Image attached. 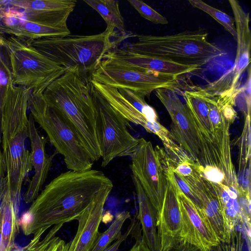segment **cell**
Returning <instances> with one entry per match:
<instances>
[{"label":"cell","instance_id":"1","mask_svg":"<svg viewBox=\"0 0 251 251\" xmlns=\"http://www.w3.org/2000/svg\"><path fill=\"white\" fill-rule=\"evenodd\" d=\"M113 186L102 172L69 170L45 186L19 219L25 235L77 220L103 189Z\"/></svg>","mask_w":251,"mask_h":251},{"label":"cell","instance_id":"2","mask_svg":"<svg viewBox=\"0 0 251 251\" xmlns=\"http://www.w3.org/2000/svg\"><path fill=\"white\" fill-rule=\"evenodd\" d=\"M47 104L75 127L94 162L101 158L96 131V107L90 78L76 68L67 69L43 93Z\"/></svg>","mask_w":251,"mask_h":251},{"label":"cell","instance_id":"3","mask_svg":"<svg viewBox=\"0 0 251 251\" xmlns=\"http://www.w3.org/2000/svg\"><path fill=\"white\" fill-rule=\"evenodd\" d=\"M125 39L104 30L94 35L70 34L26 43L67 69L76 68L82 75L90 78L104 55L119 46Z\"/></svg>","mask_w":251,"mask_h":251},{"label":"cell","instance_id":"4","mask_svg":"<svg viewBox=\"0 0 251 251\" xmlns=\"http://www.w3.org/2000/svg\"><path fill=\"white\" fill-rule=\"evenodd\" d=\"M133 35L135 42L124 44L132 50L184 64L201 67L225 53L208 41V33L201 29L164 36Z\"/></svg>","mask_w":251,"mask_h":251},{"label":"cell","instance_id":"5","mask_svg":"<svg viewBox=\"0 0 251 251\" xmlns=\"http://www.w3.org/2000/svg\"><path fill=\"white\" fill-rule=\"evenodd\" d=\"M28 110L34 121L46 132L56 152L62 155L69 170L92 168L93 162L76 130L65 117L49 106L43 94L30 92Z\"/></svg>","mask_w":251,"mask_h":251},{"label":"cell","instance_id":"6","mask_svg":"<svg viewBox=\"0 0 251 251\" xmlns=\"http://www.w3.org/2000/svg\"><path fill=\"white\" fill-rule=\"evenodd\" d=\"M0 39L8 55L14 86L43 94L67 70L16 37L0 34Z\"/></svg>","mask_w":251,"mask_h":251},{"label":"cell","instance_id":"7","mask_svg":"<svg viewBox=\"0 0 251 251\" xmlns=\"http://www.w3.org/2000/svg\"><path fill=\"white\" fill-rule=\"evenodd\" d=\"M91 84L96 107V131L101 154V166L105 167L115 158L130 156L139 139L129 132V122L111 107L91 82Z\"/></svg>","mask_w":251,"mask_h":251},{"label":"cell","instance_id":"8","mask_svg":"<svg viewBox=\"0 0 251 251\" xmlns=\"http://www.w3.org/2000/svg\"><path fill=\"white\" fill-rule=\"evenodd\" d=\"M132 176L139 181L157 215L163 205L167 184V172L171 164L166 151L144 138L130 155Z\"/></svg>","mask_w":251,"mask_h":251},{"label":"cell","instance_id":"9","mask_svg":"<svg viewBox=\"0 0 251 251\" xmlns=\"http://www.w3.org/2000/svg\"><path fill=\"white\" fill-rule=\"evenodd\" d=\"M90 79L117 89H126L146 97L160 88H174L178 76L136 70L117 59L104 55Z\"/></svg>","mask_w":251,"mask_h":251},{"label":"cell","instance_id":"10","mask_svg":"<svg viewBox=\"0 0 251 251\" xmlns=\"http://www.w3.org/2000/svg\"><path fill=\"white\" fill-rule=\"evenodd\" d=\"M235 21L237 36V49L232 67L218 78L208 83L203 91L211 96L226 95L236 97L239 92L241 75L251 63V32L250 17L238 1L229 0Z\"/></svg>","mask_w":251,"mask_h":251},{"label":"cell","instance_id":"11","mask_svg":"<svg viewBox=\"0 0 251 251\" xmlns=\"http://www.w3.org/2000/svg\"><path fill=\"white\" fill-rule=\"evenodd\" d=\"M155 94L168 112L172 121L171 132L186 155L200 165V147L195 121L174 88H160Z\"/></svg>","mask_w":251,"mask_h":251},{"label":"cell","instance_id":"12","mask_svg":"<svg viewBox=\"0 0 251 251\" xmlns=\"http://www.w3.org/2000/svg\"><path fill=\"white\" fill-rule=\"evenodd\" d=\"M90 80L111 107L126 120L141 126L148 132H154L158 116L154 108L146 102L145 97L128 89H117Z\"/></svg>","mask_w":251,"mask_h":251},{"label":"cell","instance_id":"13","mask_svg":"<svg viewBox=\"0 0 251 251\" xmlns=\"http://www.w3.org/2000/svg\"><path fill=\"white\" fill-rule=\"evenodd\" d=\"M197 199L199 208L220 243H227L230 233L225 217L215 183L207 180L200 171L183 177Z\"/></svg>","mask_w":251,"mask_h":251},{"label":"cell","instance_id":"14","mask_svg":"<svg viewBox=\"0 0 251 251\" xmlns=\"http://www.w3.org/2000/svg\"><path fill=\"white\" fill-rule=\"evenodd\" d=\"M181 215V242L193 245L203 251H211L221 244L200 209L177 187Z\"/></svg>","mask_w":251,"mask_h":251},{"label":"cell","instance_id":"15","mask_svg":"<svg viewBox=\"0 0 251 251\" xmlns=\"http://www.w3.org/2000/svg\"><path fill=\"white\" fill-rule=\"evenodd\" d=\"M27 138V131L20 133L2 150L4 188L19 202L23 182L33 168L30 151L25 146Z\"/></svg>","mask_w":251,"mask_h":251},{"label":"cell","instance_id":"16","mask_svg":"<svg viewBox=\"0 0 251 251\" xmlns=\"http://www.w3.org/2000/svg\"><path fill=\"white\" fill-rule=\"evenodd\" d=\"M178 185L171 164L162 208L157 222L160 251H170L181 242V215L177 199Z\"/></svg>","mask_w":251,"mask_h":251},{"label":"cell","instance_id":"17","mask_svg":"<svg viewBox=\"0 0 251 251\" xmlns=\"http://www.w3.org/2000/svg\"><path fill=\"white\" fill-rule=\"evenodd\" d=\"M30 91L14 86L8 93L0 107V133L2 150L6 148L19 133L27 131V111Z\"/></svg>","mask_w":251,"mask_h":251},{"label":"cell","instance_id":"18","mask_svg":"<svg viewBox=\"0 0 251 251\" xmlns=\"http://www.w3.org/2000/svg\"><path fill=\"white\" fill-rule=\"evenodd\" d=\"M9 7L18 9L23 18L62 29L69 28L67 20L75 9V0H12Z\"/></svg>","mask_w":251,"mask_h":251},{"label":"cell","instance_id":"19","mask_svg":"<svg viewBox=\"0 0 251 251\" xmlns=\"http://www.w3.org/2000/svg\"><path fill=\"white\" fill-rule=\"evenodd\" d=\"M113 186L100 191L78 219L75 236L69 243L68 251H91L100 232L99 228L103 214L104 206Z\"/></svg>","mask_w":251,"mask_h":251},{"label":"cell","instance_id":"20","mask_svg":"<svg viewBox=\"0 0 251 251\" xmlns=\"http://www.w3.org/2000/svg\"><path fill=\"white\" fill-rule=\"evenodd\" d=\"M27 136L31 147L34 175L24 195L26 203H32L41 192L52 165L54 154L49 156L46 151L47 138L42 136L31 115L28 116Z\"/></svg>","mask_w":251,"mask_h":251},{"label":"cell","instance_id":"21","mask_svg":"<svg viewBox=\"0 0 251 251\" xmlns=\"http://www.w3.org/2000/svg\"><path fill=\"white\" fill-rule=\"evenodd\" d=\"M105 55L119 60L133 68L178 76L200 69L197 65H187L162 58L137 53L124 44L117 47Z\"/></svg>","mask_w":251,"mask_h":251},{"label":"cell","instance_id":"22","mask_svg":"<svg viewBox=\"0 0 251 251\" xmlns=\"http://www.w3.org/2000/svg\"><path fill=\"white\" fill-rule=\"evenodd\" d=\"M132 180L138 203V218L143 232L142 240L151 251H160L156 213L139 181L133 176Z\"/></svg>","mask_w":251,"mask_h":251},{"label":"cell","instance_id":"23","mask_svg":"<svg viewBox=\"0 0 251 251\" xmlns=\"http://www.w3.org/2000/svg\"><path fill=\"white\" fill-rule=\"evenodd\" d=\"M20 202L14 200L5 190L0 201L2 215V235L7 251H13L16 237L19 232Z\"/></svg>","mask_w":251,"mask_h":251},{"label":"cell","instance_id":"24","mask_svg":"<svg viewBox=\"0 0 251 251\" xmlns=\"http://www.w3.org/2000/svg\"><path fill=\"white\" fill-rule=\"evenodd\" d=\"M87 5L96 11L105 22L106 32L126 38L131 34L127 33L124 19L119 8V1L116 0H84Z\"/></svg>","mask_w":251,"mask_h":251},{"label":"cell","instance_id":"25","mask_svg":"<svg viewBox=\"0 0 251 251\" xmlns=\"http://www.w3.org/2000/svg\"><path fill=\"white\" fill-rule=\"evenodd\" d=\"M63 226L59 224L53 226L42 239L44 232L41 230L36 231L23 251H68L69 243H66L64 240L56 236Z\"/></svg>","mask_w":251,"mask_h":251},{"label":"cell","instance_id":"26","mask_svg":"<svg viewBox=\"0 0 251 251\" xmlns=\"http://www.w3.org/2000/svg\"><path fill=\"white\" fill-rule=\"evenodd\" d=\"M128 211L119 213L110 226L103 232L100 233L91 251H103L113 241L121 235V230L125 222L130 218Z\"/></svg>","mask_w":251,"mask_h":251},{"label":"cell","instance_id":"27","mask_svg":"<svg viewBox=\"0 0 251 251\" xmlns=\"http://www.w3.org/2000/svg\"><path fill=\"white\" fill-rule=\"evenodd\" d=\"M188 1L194 7L200 9L212 17L236 39L237 32L234 18L202 0H189Z\"/></svg>","mask_w":251,"mask_h":251},{"label":"cell","instance_id":"28","mask_svg":"<svg viewBox=\"0 0 251 251\" xmlns=\"http://www.w3.org/2000/svg\"><path fill=\"white\" fill-rule=\"evenodd\" d=\"M14 86L8 55L0 39V107Z\"/></svg>","mask_w":251,"mask_h":251},{"label":"cell","instance_id":"29","mask_svg":"<svg viewBox=\"0 0 251 251\" xmlns=\"http://www.w3.org/2000/svg\"><path fill=\"white\" fill-rule=\"evenodd\" d=\"M248 75L245 83L241 86L239 92L235 97V105L237 104L239 108L243 112L245 118L250 116L251 93V65L247 69Z\"/></svg>","mask_w":251,"mask_h":251},{"label":"cell","instance_id":"30","mask_svg":"<svg viewBox=\"0 0 251 251\" xmlns=\"http://www.w3.org/2000/svg\"><path fill=\"white\" fill-rule=\"evenodd\" d=\"M127 1L142 17L147 20L156 24L166 25L168 23V21L165 17L143 1L139 0H128Z\"/></svg>","mask_w":251,"mask_h":251},{"label":"cell","instance_id":"31","mask_svg":"<svg viewBox=\"0 0 251 251\" xmlns=\"http://www.w3.org/2000/svg\"><path fill=\"white\" fill-rule=\"evenodd\" d=\"M243 243L241 232L236 229L232 233L230 240L223 244V251H242Z\"/></svg>","mask_w":251,"mask_h":251},{"label":"cell","instance_id":"32","mask_svg":"<svg viewBox=\"0 0 251 251\" xmlns=\"http://www.w3.org/2000/svg\"><path fill=\"white\" fill-rule=\"evenodd\" d=\"M136 221L133 220L124 233L121 234L112 245L108 246L103 251H117L122 243L132 233L136 226Z\"/></svg>","mask_w":251,"mask_h":251},{"label":"cell","instance_id":"33","mask_svg":"<svg viewBox=\"0 0 251 251\" xmlns=\"http://www.w3.org/2000/svg\"><path fill=\"white\" fill-rule=\"evenodd\" d=\"M170 251H203L197 247L190 243L181 242Z\"/></svg>","mask_w":251,"mask_h":251},{"label":"cell","instance_id":"34","mask_svg":"<svg viewBox=\"0 0 251 251\" xmlns=\"http://www.w3.org/2000/svg\"><path fill=\"white\" fill-rule=\"evenodd\" d=\"M1 144V137L0 133V145ZM4 170L2 156V151L0 148V195L4 193V189L3 188V184L4 181Z\"/></svg>","mask_w":251,"mask_h":251},{"label":"cell","instance_id":"35","mask_svg":"<svg viewBox=\"0 0 251 251\" xmlns=\"http://www.w3.org/2000/svg\"><path fill=\"white\" fill-rule=\"evenodd\" d=\"M129 251H151L142 240H137Z\"/></svg>","mask_w":251,"mask_h":251},{"label":"cell","instance_id":"36","mask_svg":"<svg viewBox=\"0 0 251 251\" xmlns=\"http://www.w3.org/2000/svg\"><path fill=\"white\" fill-rule=\"evenodd\" d=\"M0 251H7L3 242L2 235V215L0 208Z\"/></svg>","mask_w":251,"mask_h":251},{"label":"cell","instance_id":"37","mask_svg":"<svg viewBox=\"0 0 251 251\" xmlns=\"http://www.w3.org/2000/svg\"><path fill=\"white\" fill-rule=\"evenodd\" d=\"M7 5V0H0V19L1 18L2 13Z\"/></svg>","mask_w":251,"mask_h":251},{"label":"cell","instance_id":"38","mask_svg":"<svg viewBox=\"0 0 251 251\" xmlns=\"http://www.w3.org/2000/svg\"><path fill=\"white\" fill-rule=\"evenodd\" d=\"M218 251H221L220 250H220L219 249Z\"/></svg>","mask_w":251,"mask_h":251}]
</instances>
